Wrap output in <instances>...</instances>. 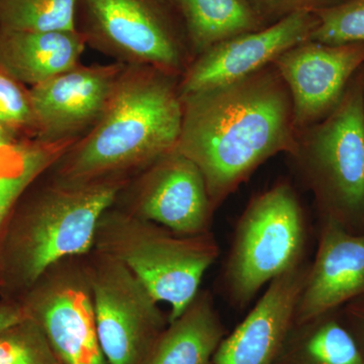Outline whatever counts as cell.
Returning <instances> with one entry per match:
<instances>
[{"instance_id": "cell-20", "label": "cell", "mask_w": 364, "mask_h": 364, "mask_svg": "<svg viewBox=\"0 0 364 364\" xmlns=\"http://www.w3.org/2000/svg\"><path fill=\"white\" fill-rule=\"evenodd\" d=\"M77 0H0V28L76 30Z\"/></svg>"}, {"instance_id": "cell-17", "label": "cell", "mask_w": 364, "mask_h": 364, "mask_svg": "<svg viewBox=\"0 0 364 364\" xmlns=\"http://www.w3.org/2000/svg\"><path fill=\"white\" fill-rule=\"evenodd\" d=\"M224 335L212 296L200 291L160 333L142 364H213Z\"/></svg>"}, {"instance_id": "cell-8", "label": "cell", "mask_w": 364, "mask_h": 364, "mask_svg": "<svg viewBox=\"0 0 364 364\" xmlns=\"http://www.w3.org/2000/svg\"><path fill=\"white\" fill-rule=\"evenodd\" d=\"M100 347L109 364H142L168 324L158 301L121 262L92 249L85 257Z\"/></svg>"}, {"instance_id": "cell-1", "label": "cell", "mask_w": 364, "mask_h": 364, "mask_svg": "<svg viewBox=\"0 0 364 364\" xmlns=\"http://www.w3.org/2000/svg\"><path fill=\"white\" fill-rule=\"evenodd\" d=\"M181 97L174 149L200 168L215 210L263 162L298 150L291 93L277 68Z\"/></svg>"}, {"instance_id": "cell-28", "label": "cell", "mask_w": 364, "mask_h": 364, "mask_svg": "<svg viewBox=\"0 0 364 364\" xmlns=\"http://www.w3.org/2000/svg\"><path fill=\"white\" fill-rule=\"evenodd\" d=\"M18 144L20 143L9 132H6L0 126V145L16 146L18 145Z\"/></svg>"}, {"instance_id": "cell-6", "label": "cell", "mask_w": 364, "mask_h": 364, "mask_svg": "<svg viewBox=\"0 0 364 364\" xmlns=\"http://www.w3.org/2000/svg\"><path fill=\"white\" fill-rule=\"evenodd\" d=\"M86 46L124 65L181 76L193 61L178 7L169 0H77Z\"/></svg>"}, {"instance_id": "cell-18", "label": "cell", "mask_w": 364, "mask_h": 364, "mask_svg": "<svg viewBox=\"0 0 364 364\" xmlns=\"http://www.w3.org/2000/svg\"><path fill=\"white\" fill-rule=\"evenodd\" d=\"M193 60L214 46L264 28L248 0L177 1Z\"/></svg>"}, {"instance_id": "cell-14", "label": "cell", "mask_w": 364, "mask_h": 364, "mask_svg": "<svg viewBox=\"0 0 364 364\" xmlns=\"http://www.w3.org/2000/svg\"><path fill=\"white\" fill-rule=\"evenodd\" d=\"M308 269L303 262L273 279L240 325L222 340L213 364H275L293 328Z\"/></svg>"}, {"instance_id": "cell-21", "label": "cell", "mask_w": 364, "mask_h": 364, "mask_svg": "<svg viewBox=\"0 0 364 364\" xmlns=\"http://www.w3.org/2000/svg\"><path fill=\"white\" fill-rule=\"evenodd\" d=\"M0 364H62L44 331L26 316L0 332Z\"/></svg>"}, {"instance_id": "cell-11", "label": "cell", "mask_w": 364, "mask_h": 364, "mask_svg": "<svg viewBox=\"0 0 364 364\" xmlns=\"http://www.w3.org/2000/svg\"><path fill=\"white\" fill-rule=\"evenodd\" d=\"M124 64L78 65L30 88L36 133L44 144L76 143L97 124L111 102Z\"/></svg>"}, {"instance_id": "cell-29", "label": "cell", "mask_w": 364, "mask_h": 364, "mask_svg": "<svg viewBox=\"0 0 364 364\" xmlns=\"http://www.w3.org/2000/svg\"><path fill=\"white\" fill-rule=\"evenodd\" d=\"M349 310L351 315L364 326V305L352 306Z\"/></svg>"}, {"instance_id": "cell-30", "label": "cell", "mask_w": 364, "mask_h": 364, "mask_svg": "<svg viewBox=\"0 0 364 364\" xmlns=\"http://www.w3.org/2000/svg\"><path fill=\"white\" fill-rule=\"evenodd\" d=\"M169 1L173 2V4L177 6V1H178V0H169Z\"/></svg>"}, {"instance_id": "cell-25", "label": "cell", "mask_w": 364, "mask_h": 364, "mask_svg": "<svg viewBox=\"0 0 364 364\" xmlns=\"http://www.w3.org/2000/svg\"><path fill=\"white\" fill-rule=\"evenodd\" d=\"M263 21L282 20L301 11H318L331 6L332 0H248Z\"/></svg>"}, {"instance_id": "cell-5", "label": "cell", "mask_w": 364, "mask_h": 364, "mask_svg": "<svg viewBox=\"0 0 364 364\" xmlns=\"http://www.w3.org/2000/svg\"><path fill=\"white\" fill-rule=\"evenodd\" d=\"M306 228L291 186L277 184L256 196L237 223L224 269L230 301L245 308L263 287L303 263Z\"/></svg>"}, {"instance_id": "cell-23", "label": "cell", "mask_w": 364, "mask_h": 364, "mask_svg": "<svg viewBox=\"0 0 364 364\" xmlns=\"http://www.w3.org/2000/svg\"><path fill=\"white\" fill-rule=\"evenodd\" d=\"M311 41L329 45L364 44V0H343L315 11Z\"/></svg>"}, {"instance_id": "cell-4", "label": "cell", "mask_w": 364, "mask_h": 364, "mask_svg": "<svg viewBox=\"0 0 364 364\" xmlns=\"http://www.w3.org/2000/svg\"><path fill=\"white\" fill-rule=\"evenodd\" d=\"M93 249L124 265L176 320L200 293L220 248L210 232L181 236L112 205L98 222Z\"/></svg>"}, {"instance_id": "cell-15", "label": "cell", "mask_w": 364, "mask_h": 364, "mask_svg": "<svg viewBox=\"0 0 364 364\" xmlns=\"http://www.w3.org/2000/svg\"><path fill=\"white\" fill-rule=\"evenodd\" d=\"M364 296V233L323 220L317 254L309 264L294 324L331 313Z\"/></svg>"}, {"instance_id": "cell-2", "label": "cell", "mask_w": 364, "mask_h": 364, "mask_svg": "<svg viewBox=\"0 0 364 364\" xmlns=\"http://www.w3.org/2000/svg\"><path fill=\"white\" fill-rule=\"evenodd\" d=\"M179 76L126 65L97 124L48 173L68 183L132 178L174 150L181 135Z\"/></svg>"}, {"instance_id": "cell-24", "label": "cell", "mask_w": 364, "mask_h": 364, "mask_svg": "<svg viewBox=\"0 0 364 364\" xmlns=\"http://www.w3.org/2000/svg\"><path fill=\"white\" fill-rule=\"evenodd\" d=\"M0 126L18 141L33 140L36 133L30 88L0 70Z\"/></svg>"}, {"instance_id": "cell-7", "label": "cell", "mask_w": 364, "mask_h": 364, "mask_svg": "<svg viewBox=\"0 0 364 364\" xmlns=\"http://www.w3.org/2000/svg\"><path fill=\"white\" fill-rule=\"evenodd\" d=\"M323 220L347 229L364 220V95L354 83L323 122L298 141L294 155Z\"/></svg>"}, {"instance_id": "cell-13", "label": "cell", "mask_w": 364, "mask_h": 364, "mask_svg": "<svg viewBox=\"0 0 364 364\" xmlns=\"http://www.w3.org/2000/svg\"><path fill=\"white\" fill-rule=\"evenodd\" d=\"M363 63L364 44L310 40L280 55L273 64L291 93L296 130L313 126L331 112Z\"/></svg>"}, {"instance_id": "cell-16", "label": "cell", "mask_w": 364, "mask_h": 364, "mask_svg": "<svg viewBox=\"0 0 364 364\" xmlns=\"http://www.w3.org/2000/svg\"><path fill=\"white\" fill-rule=\"evenodd\" d=\"M86 47L77 30L0 28V70L33 87L81 63Z\"/></svg>"}, {"instance_id": "cell-10", "label": "cell", "mask_w": 364, "mask_h": 364, "mask_svg": "<svg viewBox=\"0 0 364 364\" xmlns=\"http://www.w3.org/2000/svg\"><path fill=\"white\" fill-rule=\"evenodd\" d=\"M114 205L181 236L210 232L215 212L200 168L176 149L132 177Z\"/></svg>"}, {"instance_id": "cell-27", "label": "cell", "mask_w": 364, "mask_h": 364, "mask_svg": "<svg viewBox=\"0 0 364 364\" xmlns=\"http://www.w3.org/2000/svg\"><path fill=\"white\" fill-rule=\"evenodd\" d=\"M26 317L20 299L0 298V332Z\"/></svg>"}, {"instance_id": "cell-12", "label": "cell", "mask_w": 364, "mask_h": 364, "mask_svg": "<svg viewBox=\"0 0 364 364\" xmlns=\"http://www.w3.org/2000/svg\"><path fill=\"white\" fill-rule=\"evenodd\" d=\"M318 23L315 11H301L214 46L196 57L182 73L181 97L234 82L274 63L287 50L310 41Z\"/></svg>"}, {"instance_id": "cell-26", "label": "cell", "mask_w": 364, "mask_h": 364, "mask_svg": "<svg viewBox=\"0 0 364 364\" xmlns=\"http://www.w3.org/2000/svg\"><path fill=\"white\" fill-rule=\"evenodd\" d=\"M26 166L25 149L21 144L0 145V178L21 174Z\"/></svg>"}, {"instance_id": "cell-9", "label": "cell", "mask_w": 364, "mask_h": 364, "mask_svg": "<svg viewBox=\"0 0 364 364\" xmlns=\"http://www.w3.org/2000/svg\"><path fill=\"white\" fill-rule=\"evenodd\" d=\"M85 256L52 265L20 299L62 364H109L100 347Z\"/></svg>"}, {"instance_id": "cell-19", "label": "cell", "mask_w": 364, "mask_h": 364, "mask_svg": "<svg viewBox=\"0 0 364 364\" xmlns=\"http://www.w3.org/2000/svg\"><path fill=\"white\" fill-rule=\"evenodd\" d=\"M293 331V343L284 344L279 355L286 364H364L355 339L332 312L294 324Z\"/></svg>"}, {"instance_id": "cell-3", "label": "cell", "mask_w": 364, "mask_h": 364, "mask_svg": "<svg viewBox=\"0 0 364 364\" xmlns=\"http://www.w3.org/2000/svg\"><path fill=\"white\" fill-rule=\"evenodd\" d=\"M48 170L26 189L7 220L0 246V298L20 299L52 265L90 253L100 218L131 181L68 183Z\"/></svg>"}, {"instance_id": "cell-22", "label": "cell", "mask_w": 364, "mask_h": 364, "mask_svg": "<svg viewBox=\"0 0 364 364\" xmlns=\"http://www.w3.org/2000/svg\"><path fill=\"white\" fill-rule=\"evenodd\" d=\"M26 166L18 176L0 178V246L7 220L21 196L63 154V146L31 141L23 144Z\"/></svg>"}]
</instances>
